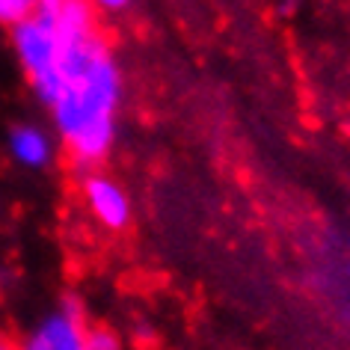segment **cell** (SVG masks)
<instances>
[{"label":"cell","instance_id":"cell-1","mask_svg":"<svg viewBox=\"0 0 350 350\" xmlns=\"http://www.w3.org/2000/svg\"><path fill=\"white\" fill-rule=\"evenodd\" d=\"M122 75L101 33L63 39L54 77L39 92L57 137L83 166L101 163L116 137Z\"/></svg>","mask_w":350,"mask_h":350},{"label":"cell","instance_id":"cell-2","mask_svg":"<svg viewBox=\"0 0 350 350\" xmlns=\"http://www.w3.org/2000/svg\"><path fill=\"white\" fill-rule=\"evenodd\" d=\"M90 332L92 321L81 300L66 297L15 338V350H90Z\"/></svg>","mask_w":350,"mask_h":350},{"label":"cell","instance_id":"cell-3","mask_svg":"<svg viewBox=\"0 0 350 350\" xmlns=\"http://www.w3.org/2000/svg\"><path fill=\"white\" fill-rule=\"evenodd\" d=\"M12 45H15V54H18L24 75H27V81L33 83V90L39 95L51 83V77H54L63 39L51 27H45L39 18H30L18 24V27H12Z\"/></svg>","mask_w":350,"mask_h":350},{"label":"cell","instance_id":"cell-4","mask_svg":"<svg viewBox=\"0 0 350 350\" xmlns=\"http://www.w3.org/2000/svg\"><path fill=\"white\" fill-rule=\"evenodd\" d=\"M83 199H86V208H90L92 217L104 229L122 232L131 223V199L125 190H122V185H116L107 175H101V172L86 175Z\"/></svg>","mask_w":350,"mask_h":350},{"label":"cell","instance_id":"cell-5","mask_svg":"<svg viewBox=\"0 0 350 350\" xmlns=\"http://www.w3.org/2000/svg\"><path fill=\"white\" fill-rule=\"evenodd\" d=\"M10 154L15 163L27 166V170H42L51 163L54 154V139L48 131H42L39 125H15L10 131Z\"/></svg>","mask_w":350,"mask_h":350},{"label":"cell","instance_id":"cell-6","mask_svg":"<svg viewBox=\"0 0 350 350\" xmlns=\"http://www.w3.org/2000/svg\"><path fill=\"white\" fill-rule=\"evenodd\" d=\"M39 0H0V24L6 27H18L36 15Z\"/></svg>","mask_w":350,"mask_h":350},{"label":"cell","instance_id":"cell-7","mask_svg":"<svg viewBox=\"0 0 350 350\" xmlns=\"http://www.w3.org/2000/svg\"><path fill=\"white\" fill-rule=\"evenodd\" d=\"M90 350H125V341H122L119 332H113L110 327H95L92 323Z\"/></svg>","mask_w":350,"mask_h":350},{"label":"cell","instance_id":"cell-8","mask_svg":"<svg viewBox=\"0 0 350 350\" xmlns=\"http://www.w3.org/2000/svg\"><path fill=\"white\" fill-rule=\"evenodd\" d=\"M90 3L95 6V10H107V12H119V10H125V6L131 3V0H90Z\"/></svg>","mask_w":350,"mask_h":350},{"label":"cell","instance_id":"cell-9","mask_svg":"<svg viewBox=\"0 0 350 350\" xmlns=\"http://www.w3.org/2000/svg\"><path fill=\"white\" fill-rule=\"evenodd\" d=\"M0 350H15V341H12V338H6L3 332H0Z\"/></svg>","mask_w":350,"mask_h":350},{"label":"cell","instance_id":"cell-10","mask_svg":"<svg viewBox=\"0 0 350 350\" xmlns=\"http://www.w3.org/2000/svg\"><path fill=\"white\" fill-rule=\"evenodd\" d=\"M0 314H3V294H0Z\"/></svg>","mask_w":350,"mask_h":350}]
</instances>
